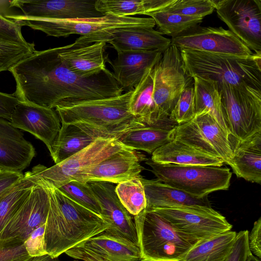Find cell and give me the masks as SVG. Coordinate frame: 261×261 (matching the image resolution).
Segmentation results:
<instances>
[{
	"instance_id": "cell-1",
	"label": "cell",
	"mask_w": 261,
	"mask_h": 261,
	"mask_svg": "<svg viewBox=\"0 0 261 261\" xmlns=\"http://www.w3.org/2000/svg\"><path fill=\"white\" fill-rule=\"evenodd\" d=\"M9 71L19 101L48 108L115 97L124 90L107 68L89 77L73 72L61 62L58 47L36 50Z\"/></svg>"
},
{
	"instance_id": "cell-2",
	"label": "cell",
	"mask_w": 261,
	"mask_h": 261,
	"mask_svg": "<svg viewBox=\"0 0 261 261\" xmlns=\"http://www.w3.org/2000/svg\"><path fill=\"white\" fill-rule=\"evenodd\" d=\"M35 178L45 185L49 192V207L44 234L47 254L58 258L109 228L101 216L73 201L58 189Z\"/></svg>"
},
{
	"instance_id": "cell-3",
	"label": "cell",
	"mask_w": 261,
	"mask_h": 261,
	"mask_svg": "<svg viewBox=\"0 0 261 261\" xmlns=\"http://www.w3.org/2000/svg\"><path fill=\"white\" fill-rule=\"evenodd\" d=\"M131 93L58 105L55 110L61 123L74 125L96 138L119 139L130 130L146 125L129 112Z\"/></svg>"
},
{
	"instance_id": "cell-4",
	"label": "cell",
	"mask_w": 261,
	"mask_h": 261,
	"mask_svg": "<svg viewBox=\"0 0 261 261\" xmlns=\"http://www.w3.org/2000/svg\"><path fill=\"white\" fill-rule=\"evenodd\" d=\"M186 74L218 84L247 85L261 89V55L248 57L218 55L179 49Z\"/></svg>"
},
{
	"instance_id": "cell-5",
	"label": "cell",
	"mask_w": 261,
	"mask_h": 261,
	"mask_svg": "<svg viewBox=\"0 0 261 261\" xmlns=\"http://www.w3.org/2000/svg\"><path fill=\"white\" fill-rule=\"evenodd\" d=\"M134 217L142 261H181L195 245L151 208Z\"/></svg>"
},
{
	"instance_id": "cell-6",
	"label": "cell",
	"mask_w": 261,
	"mask_h": 261,
	"mask_svg": "<svg viewBox=\"0 0 261 261\" xmlns=\"http://www.w3.org/2000/svg\"><path fill=\"white\" fill-rule=\"evenodd\" d=\"M219 87L231 146L261 132V89L224 83Z\"/></svg>"
},
{
	"instance_id": "cell-7",
	"label": "cell",
	"mask_w": 261,
	"mask_h": 261,
	"mask_svg": "<svg viewBox=\"0 0 261 261\" xmlns=\"http://www.w3.org/2000/svg\"><path fill=\"white\" fill-rule=\"evenodd\" d=\"M145 164L158 180L200 198L213 192L227 190L232 176L226 167L160 164L150 159H147Z\"/></svg>"
},
{
	"instance_id": "cell-8",
	"label": "cell",
	"mask_w": 261,
	"mask_h": 261,
	"mask_svg": "<svg viewBox=\"0 0 261 261\" xmlns=\"http://www.w3.org/2000/svg\"><path fill=\"white\" fill-rule=\"evenodd\" d=\"M5 16L21 27L27 26L56 37L72 34L82 36L119 28H153L155 25L154 21L150 17H120L111 14L98 18L72 19H36L12 13L6 14Z\"/></svg>"
},
{
	"instance_id": "cell-9",
	"label": "cell",
	"mask_w": 261,
	"mask_h": 261,
	"mask_svg": "<svg viewBox=\"0 0 261 261\" xmlns=\"http://www.w3.org/2000/svg\"><path fill=\"white\" fill-rule=\"evenodd\" d=\"M153 70L152 97L159 121L163 126L173 127L176 124L170 120V114L181 92L193 79L185 71L180 50L171 44L163 53Z\"/></svg>"
},
{
	"instance_id": "cell-10",
	"label": "cell",
	"mask_w": 261,
	"mask_h": 261,
	"mask_svg": "<svg viewBox=\"0 0 261 261\" xmlns=\"http://www.w3.org/2000/svg\"><path fill=\"white\" fill-rule=\"evenodd\" d=\"M116 138H99L86 148L62 162L47 168L42 165L31 171L36 178L58 189L70 181L85 169L93 166L116 152L128 148Z\"/></svg>"
},
{
	"instance_id": "cell-11",
	"label": "cell",
	"mask_w": 261,
	"mask_h": 261,
	"mask_svg": "<svg viewBox=\"0 0 261 261\" xmlns=\"http://www.w3.org/2000/svg\"><path fill=\"white\" fill-rule=\"evenodd\" d=\"M149 208L163 217L174 229L195 245L231 230L232 228L225 217L212 207L178 206Z\"/></svg>"
},
{
	"instance_id": "cell-12",
	"label": "cell",
	"mask_w": 261,
	"mask_h": 261,
	"mask_svg": "<svg viewBox=\"0 0 261 261\" xmlns=\"http://www.w3.org/2000/svg\"><path fill=\"white\" fill-rule=\"evenodd\" d=\"M173 139L178 140L227 164L232 154L228 136L208 112L196 115L191 120L175 125Z\"/></svg>"
},
{
	"instance_id": "cell-13",
	"label": "cell",
	"mask_w": 261,
	"mask_h": 261,
	"mask_svg": "<svg viewBox=\"0 0 261 261\" xmlns=\"http://www.w3.org/2000/svg\"><path fill=\"white\" fill-rule=\"evenodd\" d=\"M218 17L254 54L261 55V1L213 0Z\"/></svg>"
},
{
	"instance_id": "cell-14",
	"label": "cell",
	"mask_w": 261,
	"mask_h": 261,
	"mask_svg": "<svg viewBox=\"0 0 261 261\" xmlns=\"http://www.w3.org/2000/svg\"><path fill=\"white\" fill-rule=\"evenodd\" d=\"M179 49L248 57L254 53L229 30L223 27H195L171 39Z\"/></svg>"
},
{
	"instance_id": "cell-15",
	"label": "cell",
	"mask_w": 261,
	"mask_h": 261,
	"mask_svg": "<svg viewBox=\"0 0 261 261\" xmlns=\"http://www.w3.org/2000/svg\"><path fill=\"white\" fill-rule=\"evenodd\" d=\"M103 42L111 44L117 53L159 50L164 52L171 45V39L157 30L147 27L119 28L82 36L74 42L90 44Z\"/></svg>"
},
{
	"instance_id": "cell-16",
	"label": "cell",
	"mask_w": 261,
	"mask_h": 261,
	"mask_svg": "<svg viewBox=\"0 0 261 261\" xmlns=\"http://www.w3.org/2000/svg\"><path fill=\"white\" fill-rule=\"evenodd\" d=\"M32 176L35 184L0 233V239L17 237L24 242L36 228L46 223L49 207V192L45 185Z\"/></svg>"
},
{
	"instance_id": "cell-17",
	"label": "cell",
	"mask_w": 261,
	"mask_h": 261,
	"mask_svg": "<svg viewBox=\"0 0 261 261\" xmlns=\"http://www.w3.org/2000/svg\"><path fill=\"white\" fill-rule=\"evenodd\" d=\"M147 159L144 155L130 148L123 149L81 171L74 180L82 183L119 184L140 176L144 169L141 162Z\"/></svg>"
},
{
	"instance_id": "cell-18",
	"label": "cell",
	"mask_w": 261,
	"mask_h": 261,
	"mask_svg": "<svg viewBox=\"0 0 261 261\" xmlns=\"http://www.w3.org/2000/svg\"><path fill=\"white\" fill-rule=\"evenodd\" d=\"M87 183L99 203L102 217L110 226L104 232L139 246L135 222L118 199L115 186L111 183L101 181Z\"/></svg>"
},
{
	"instance_id": "cell-19",
	"label": "cell",
	"mask_w": 261,
	"mask_h": 261,
	"mask_svg": "<svg viewBox=\"0 0 261 261\" xmlns=\"http://www.w3.org/2000/svg\"><path fill=\"white\" fill-rule=\"evenodd\" d=\"M96 1H10V7L19 9L29 18L46 19H72L101 17Z\"/></svg>"
},
{
	"instance_id": "cell-20",
	"label": "cell",
	"mask_w": 261,
	"mask_h": 261,
	"mask_svg": "<svg viewBox=\"0 0 261 261\" xmlns=\"http://www.w3.org/2000/svg\"><path fill=\"white\" fill-rule=\"evenodd\" d=\"M10 122L16 128L28 132L42 141L49 152L61 127L59 116L54 109L20 101Z\"/></svg>"
},
{
	"instance_id": "cell-21",
	"label": "cell",
	"mask_w": 261,
	"mask_h": 261,
	"mask_svg": "<svg viewBox=\"0 0 261 261\" xmlns=\"http://www.w3.org/2000/svg\"><path fill=\"white\" fill-rule=\"evenodd\" d=\"M35 155L33 145L20 130L0 118V170L21 172Z\"/></svg>"
},
{
	"instance_id": "cell-22",
	"label": "cell",
	"mask_w": 261,
	"mask_h": 261,
	"mask_svg": "<svg viewBox=\"0 0 261 261\" xmlns=\"http://www.w3.org/2000/svg\"><path fill=\"white\" fill-rule=\"evenodd\" d=\"M106 44L103 42L82 45L73 43L58 47V55L69 70L82 77H89L106 69L104 55Z\"/></svg>"
},
{
	"instance_id": "cell-23",
	"label": "cell",
	"mask_w": 261,
	"mask_h": 261,
	"mask_svg": "<svg viewBox=\"0 0 261 261\" xmlns=\"http://www.w3.org/2000/svg\"><path fill=\"white\" fill-rule=\"evenodd\" d=\"M161 51H122L110 62L115 79L123 89L132 90L140 82L148 69L160 60Z\"/></svg>"
},
{
	"instance_id": "cell-24",
	"label": "cell",
	"mask_w": 261,
	"mask_h": 261,
	"mask_svg": "<svg viewBox=\"0 0 261 261\" xmlns=\"http://www.w3.org/2000/svg\"><path fill=\"white\" fill-rule=\"evenodd\" d=\"M146 199V207L203 206L212 207L207 196L197 197L167 185L158 179L140 177Z\"/></svg>"
},
{
	"instance_id": "cell-25",
	"label": "cell",
	"mask_w": 261,
	"mask_h": 261,
	"mask_svg": "<svg viewBox=\"0 0 261 261\" xmlns=\"http://www.w3.org/2000/svg\"><path fill=\"white\" fill-rule=\"evenodd\" d=\"M232 154L227 164L238 177L261 184V132L232 146Z\"/></svg>"
},
{
	"instance_id": "cell-26",
	"label": "cell",
	"mask_w": 261,
	"mask_h": 261,
	"mask_svg": "<svg viewBox=\"0 0 261 261\" xmlns=\"http://www.w3.org/2000/svg\"><path fill=\"white\" fill-rule=\"evenodd\" d=\"M151 160L160 164L180 165L222 166L223 161L212 156L178 140L172 141L156 149Z\"/></svg>"
},
{
	"instance_id": "cell-27",
	"label": "cell",
	"mask_w": 261,
	"mask_h": 261,
	"mask_svg": "<svg viewBox=\"0 0 261 261\" xmlns=\"http://www.w3.org/2000/svg\"><path fill=\"white\" fill-rule=\"evenodd\" d=\"M77 246L115 261L141 260L139 246L115 238L105 232L82 242Z\"/></svg>"
},
{
	"instance_id": "cell-28",
	"label": "cell",
	"mask_w": 261,
	"mask_h": 261,
	"mask_svg": "<svg viewBox=\"0 0 261 261\" xmlns=\"http://www.w3.org/2000/svg\"><path fill=\"white\" fill-rule=\"evenodd\" d=\"M153 67L147 70L140 82L132 90L129 110L133 116L146 125L166 127L163 126L159 121L153 100Z\"/></svg>"
},
{
	"instance_id": "cell-29",
	"label": "cell",
	"mask_w": 261,
	"mask_h": 261,
	"mask_svg": "<svg viewBox=\"0 0 261 261\" xmlns=\"http://www.w3.org/2000/svg\"><path fill=\"white\" fill-rule=\"evenodd\" d=\"M193 79L195 116L208 112L217 121L229 138V132L222 111L218 83L214 80L197 76Z\"/></svg>"
},
{
	"instance_id": "cell-30",
	"label": "cell",
	"mask_w": 261,
	"mask_h": 261,
	"mask_svg": "<svg viewBox=\"0 0 261 261\" xmlns=\"http://www.w3.org/2000/svg\"><path fill=\"white\" fill-rule=\"evenodd\" d=\"M237 234L229 230L201 241L188 251L181 261H227Z\"/></svg>"
},
{
	"instance_id": "cell-31",
	"label": "cell",
	"mask_w": 261,
	"mask_h": 261,
	"mask_svg": "<svg viewBox=\"0 0 261 261\" xmlns=\"http://www.w3.org/2000/svg\"><path fill=\"white\" fill-rule=\"evenodd\" d=\"M97 139L74 125L62 123L50 155L55 164H59L86 148Z\"/></svg>"
},
{
	"instance_id": "cell-32",
	"label": "cell",
	"mask_w": 261,
	"mask_h": 261,
	"mask_svg": "<svg viewBox=\"0 0 261 261\" xmlns=\"http://www.w3.org/2000/svg\"><path fill=\"white\" fill-rule=\"evenodd\" d=\"M173 127L146 125L130 130L118 140L133 150L152 154L156 149L173 140Z\"/></svg>"
},
{
	"instance_id": "cell-33",
	"label": "cell",
	"mask_w": 261,
	"mask_h": 261,
	"mask_svg": "<svg viewBox=\"0 0 261 261\" xmlns=\"http://www.w3.org/2000/svg\"><path fill=\"white\" fill-rule=\"evenodd\" d=\"M174 0H96L97 10L102 14L120 17L148 15L168 7Z\"/></svg>"
},
{
	"instance_id": "cell-34",
	"label": "cell",
	"mask_w": 261,
	"mask_h": 261,
	"mask_svg": "<svg viewBox=\"0 0 261 261\" xmlns=\"http://www.w3.org/2000/svg\"><path fill=\"white\" fill-rule=\"evenodd\" d=\"M35 184L30 171L27 172L0 200V233L23 203Z\"/></svg>"
},
{
	"instance_id": "cell-35",
	"label": "cell",
	"mask_w": 261,
	"mask_h": 261,
	"mask_svg": "<svg viewBox=\"0 0 261 261\" xmlns=\"http://www.w3.org/2000/svg\"><path fill=\"white\" fill-rule=\"evenodd\" d=\"M148 16L153 19L160 33L172 38L198 26L203 19V18L189 17L163 10L149 14Z\"/></svg>"
},
{
	"instance_id": "cell-36",
	"label": "cell",
	"mask_w": 261,
	"mask_h": 261,
	"mask_svg": "<svg viewBox=\"0 0 261 261\" xmlns=\"http://www.w3.org/2000/svg\"><path fill=\"white\" fill-rule=\"evenodd\" d=\"M140 176L118 184L115 192L129 214L136 216L146 207V199Z\"/></svg>"
},
{
	"instance_id": "cell-37",
	"label": "cell",
	"mask_w": 261,
	"mask_h": 261,
	"mask_svg": "<svg viewBox=\"0 0 261 261\" xmlns=\"http://www.w3.org/2000/svg\"><path fill=\"white\" fill-rule=\"evenodd\" d=\"M58 189L73 201L102 217L99 203L88 183L72 180Z\"/></svg>"
},
{
	"instance_id": "cell-38",
	"label": "cell",
	"mask_w": 261,
	"mask_h": 261,
	"mask_svg": "<svg viewBox=\"0 0 261 261\" xmlns=\"http://www.w3.org/2000/svg\"><path fill=\"white\" fill-rule=\"evenodd\" d=\"M36 51L34 42L23 45L0 41V73L7 70Z\"/></svg>"
},
{
	"instance_id": "cell-39",
	"label": "cell",
	"mask_w": 261,
	"mask_h": 261,
	"mask_svg": "<svg viewBox=\"0 0 261 261\" xmlns=\"http://www.w3.org/2000/svg\"><path fill=\"white\" fill-rule=\"evenodd\" d=\"M215 10L213 0H174L163 11L193 17L203 18Z\"/></svg>"
},
{
	"instance_id": "cell-40",
	"label": "cell",
	"mask_w": 261,
	"mask_h": 261,
	"mask_svg": "<svg viewBox=\"0 0 261 261\" xmlns=\"http://www.w3.org/2000/svg\"><path fill=\"white\" fill-rule=\"evenodd\" d=\"M195 116L194 83L187 86L181 92L172 111L170 119L175 124L191 120Z\"/></svg>"
},
{
	"instance_id": "cell-41",
	"label": "cell",
	"mask_w": 261,
	"mask_h": 261,
	"mask_svg": "<svg viewBox=\"0 0 261 261\" xmlns=\"http://www.w3.org/2000/svg\"><path fill=\"white\" fill-rule=\"evenodd\" d=\"M10 1H0V41L28 45L23 37L20 25L5 16L10 8Z\"/></svg>"
},
{
	"instance_id": "cell-42",
	"label": "cell",
	"mask_w": 261,
	"mask_h": 261,
	"mask_svg": "<svg viewBox=\"0 0 261 261\" xmlns=\"http://www.w3.org/2000/svg\"><path fill=\"white\" fill-rule=\"evenodd\" d=\"M23 241L19 238L0 239V261H32Z\"/></svg>"
},
{
	"instance_id": "cell-43",
	"label": "cell",
	"mask_w": 261,
	"mask_h": 261,
	"mask_svg": "<svg viewBox=\"0 0 261 261\" xmlns=\"http://www.w3.org/2000/svg\"><path fill=\"white\" fill-rule=\"evenodd\" d=\"M45 224L46 223L36 228L23 242L27 253L33 258L47 254L44 240Z\"/></svg>"
},
{
	"instance_id": "cell-44",
	"label": "cell",
	"mask_w": 261,
	"mask_h": 261,
	"mask_svg": "<svg viewBox=\"0 0 261 261\" xmlns=\"http://www.w3.org/2000/svg\"><path fill=\"white\" fill-rule=\"evenodd\" d=\"M247 230L237 232L236 241L227 261H249L252 255L248 244Z\"/></svg>"
},
{
	"instance_id": "cell-45",
	"label": "cell",
	"mask_w": 261,
	"mask_h": 261,
	"mask_svg": "<svg viewBox=\"0 0 261 261\" xmlns=\"http://www.w3.org/2000/svg\"><path fill=\"white\" fill-rule=\"evenodd\" d=\"M248 244L252 254L259 259L261 258V217L253 224L248 233Z\"/></svg>"
},
{
	"instance_id": "cell-46",
	"label": "cell",
	"mask_w": 261,
	"mask_h": 261,
	"mask_svg": "<svg viewBox=\"0 0 261 261\" xmlns=\"http://www.w3.org/2000/svg\"><path fill=\"white\" fill-rule=\"evenodd\" d=\"M19 102L13 94H9L0 92V118L10 121L13 111Z\"/></svg>"
},
{
	"instance_id": "cell-47",
	"label": "cell",
	"mask_w": 261,
	"mask_h": 261,
	"mask_svg": "<svg viewBox=\"0 0 261 261\" xmlns=\"http://www.w3.org/2000/svg\"><path fill=\"white\" fill-rule=\"evenodd\" d=\"M23 175L21 172L0 170V200Z\"/></svg>"
},
{
	"instance_id": "cell-48",
	"label": "cell",
	"mask_w": 261,
	"mask_h": 261,
	"mask_svg": "<svg viewBox=\"0 0 261 261\" xmlns=\"http://www.w3.org/2000/svg\"><path fill=\"white\" fill-rule=\"evenodd\" d=\"M65 253L73 258L83 261H115L77 246L66 251Z\"/></svg>"
},
{
	"instance_id": "cell-49",
	"label": "cell",
	"mask_w": 261,
	"mask_h": 261,
	"mask_svg": "<svg viewBox=\"0 0 261 261\" xmlns=\"http://www.w3.org/2000/svg\"><path fill=\"white\" fill-rule=\"evenodd\" d=\"M32 261H61L58 258H54L48 254L34 257Z\"/></svg>"
},
{
	"instance_id": "cell-50",
	"label": "cell",
	"mask_w": 261,
	"mask_h": 261,
	"mask_svg": "<svg viewBox=\"0 0 261 261\" xmlns=\"http://www.w3.org/2000/svg\"><path fill=\"white\" fill-rule=\"evenodd\" d=\"M249 261H261V260L258 258L256 257V256L252 255L250 257Z\"/></svg>"
}]
</instances>
